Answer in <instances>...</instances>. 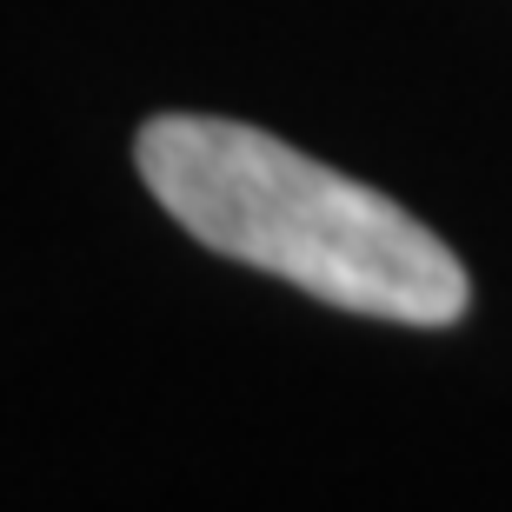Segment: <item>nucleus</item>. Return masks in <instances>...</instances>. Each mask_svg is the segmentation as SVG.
<instances>
[{
    "label": "nucleus",
    "instance_id": "nucleus-1",
    "mask_svg": "<svg viewBox=\"0 0 512 512\" xmlns=\"http://www.w3.org/2000/svg\"><path fill=\"white\" fill-rule=\"evenodd\" d=\"M133 160L200 247L280 273L340 313L399 326H453L466 313V266L439 233L260 127L160 114L140 127Z\"/></svg>",
    "mask_w": 512,
    "mask_h": 512
}]
</instances>
